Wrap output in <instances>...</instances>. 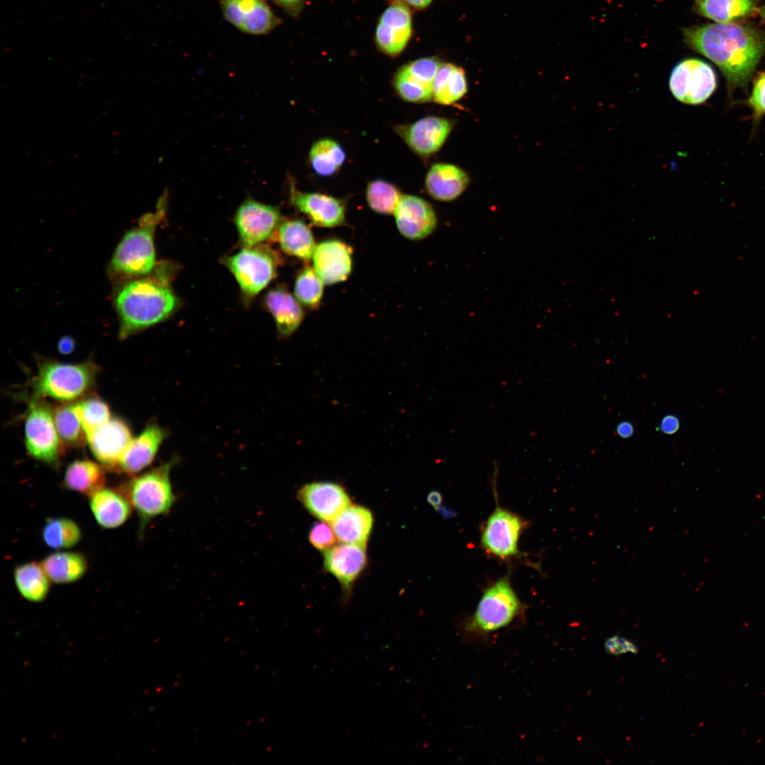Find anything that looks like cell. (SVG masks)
<instances>
[{
  "mask_svg": "<svg viewBox=\"0 0 765 765\" xmlns=\"http://www.w3.org/2000/svg\"><path fill=\"white\" fill-rule=\"evenodd\" d=\"M336 538L332 527L324 522L315 523L309 533L310 543L317 550L322 551L334 546Z\"/></svg>",
  "mask_w": 765,
  "mask_h": 765,
  "instance_id": "ab89813d",
  "label": "cell"
},
{
  "mask_svg": "<svg viewBox=\"0 0 765 765\" xmlns=\"http://www.w3.org/2000/svg\"><path fill=\"white\" fill-rule=\"evenodd\" d=\"M367 563L366 546L343 543L324 551V566L348 590Z\"/></svg>",
  "mask_w": 765,
  "mask_h": 765,
  "instance_id": "44dd1931",
  "label": "cell"
},
{
  "mask_svg": "<svg viewBox=\"0 0 765 765\" xmlns=\"http://www.w3.org/2000/svg\"><path fill=\"white\" fill-rule=\"evenodd\" d=\"M164 198H161L155 212L141 217L138 225L125 233L113 253L109 272L123 281L149 274L156 265L154 234L164 215Z\"/></svg>",
  "mask_w": 765,
  "mask_h": 765,
  "instance_id": "277c9868",
  "label": "cell"
},
{
  "mask_svg": "<svg viewBox=\"0 0 765 765\" xmlns=\"http://www.w3.org/2000/svg\"><path fill=\"white\" fill-rule=\"evenodd\" d=\"M225 262L243 293L254 297L276 277L280 259L271 249L259 244L244 247Z\"/></svg>",
  "mask_w": 765,
  "mask_h": 765,
  "instance_id": "ba28073f",
  "label": "cell"
},
{
  "mask_svg": "<svg viewBox=\"0 0 765 765\" xmlns=\"http://www.w3.org/2000/svg\"><path fill=\"white\" fill-rule=\"evenodd\" d=\"M25 445L33 458L54 469L61 465L63 443L53 418V409L41 398H33L28 404L25 424Z\"/></svg>",
  "mask_w": 765,
  "mask_h": 765,
  "instance_id": "52a82bcc",
  "label": "cell"
},
{
  "mask_svg": "<svg viewBox=\"0 0 765 765\" xmlns=\"http://www.w3.org/2000/svg\"><path fill=\"white\" fill-rule=\"evenodd\" d=\"M264 302L282 336L291 335L300 327L304 318V310L295 296L283 285L270 290Z\"/></svg>",
  "mask_w": 765,
  "mask_h": 765,
  "instance_id": "cb8c5ba5",
  "label": "cell"
},
{
  "mask_svg": "<svg viewBox=\"0 0 765 765\" xmlns=\"http://www.w3.org/2000/svg\"><path fill=\"white\" fill-rule=\"evenodd\" d=\"M104 467L89 460H76L65 470L64 486L72 491L91 497L105 487Z\"/></svg>",
  "mask_w": 765,
  "mask_h": 765,
  "instance_id": "83f0119b",
  "label": "cell"
},
{
  "mask_svg": "<svg viewBox=\"0 0 765 765\" xmlns=\"http://www.w3.org/2000/svg\"><path fill=\"white\" fill-rule=\"evenodd\" d=\"M283 252L303 261L312 258L316 244L310 227L301 220L281 221L276 232Z\"/></svg>",
  "mask_w": 765,
  "mask_h": 765,
  "instance_id": "4316f807",
  "label": "cell"
},
{
  "mask_svg": "<svg viewBox=\"0 0 765 765\" xmlns=\"http://www.w3.org/2000/svg\"><path fill=\"white\" fill-rule=\"evenodd\" d=\"M178 461V458L173 456L159 466L132 477L120 488L138 516L140 536L152 519L169 514L175 504L171 472Z\"/></svg>",
  "mask_w": 765,
  "mask_h": 765,
  "instance_id": "8992f818",
  "label": "cell"
},
{
  "mask_svg": "<svg viewBox=\"0 0 765 765\" xmlns=\"http://www.w3.org/2000/svg\"><path fill=\"white\" fill-rule=\"evenodd\" d=\"M399 189L392 183L375 179L368 183L366 198L369 207L383 215L394 213L402 197Z\"/></svg>",
  "mask_w": 765,
  "mask_h": 765,
  "instance_id": "e575fe53",
  "label": "cell"
},
{
  "mask_svg": "<svg viewBox=\"0 0 765 765\" xmlns=\"http://www.w3.org/2000/svg\"><path fill=\"white\" fill-rule=\"evenodd\" d=\"M431 1L432 0H392V3H400L416 9H422L428 6Z\"/></svg>",
  "mask_w": 765,
  "mask_h": 765,
  "instance_id": "7dc6e473",
  "label": "cell"
},
{
  "mask_svg": "<svg viewBox=\"0 0 765 765\" xmlns=\"http://www.w3.org/2000/svg\"><path fill=\"white\" fill-rule=\"evenodd\" d=\"M393 85L398 96L411 103H426L432 100V86L412 74L402 66L393 79Z\"/></svg>",
  "mask_w": 765,
  "mask_h": 765,
  "instance_id": "74e56055",
  "label": "cell"
},
{
  "mask_svg": "<svg viewBox=\"0 0 765 765\" xmlns=\"http://www.w3.org/2000/svg\"><path fill=\"white\" fill-rule=\"evenodd\" d=\"M604 648L606 652L613 655H620L628 652L637 654L639 651L638 646L633 642L618 635L608 638L604 642Z\"/></svg>",
  "mask_w": 765,
  "mask_h": 765,
  "instance_id": "60d3db41",
  "label": "cell"
},
{
  "mask_svg": "<svg viewBox=\"0 0 765 765\" xmlns=\"http://www.w3.org/2000/svg\"><path fill=\"white\" fill-rule=\"evenodd\" d=\"M470 181L468 175L460 167L446 163L432 165L425 178L429 194L440 201H451L459 197Z\"/></svg>",
  "mask_w": 765,
  "mask_h": 765,
  "instance_id": "603a6c76",
  "label": "cell"
},
{
  "mask_svg": "<svg viewBox=\"0 0 765 765\" xmlns=\"http://www.w3.org/2000/svg\"><path fill=\"white\" fill-rule=\"evenodd\" d=\"M167 271L166 266H160L154 274L126 280L120 287L114 303L120 340L163 322L176 311L179 300Z\"/></svg>",
  "mask_w": 765,
  "mask_h": 765,
  "instance_id": "7a4b0ae2",
  "label": "cell"
},
{
  "mask_svg": "<svg viewBox=\"0 0 765 765\" xmlns=\"http://www.w3.org/2000/svg\"><path fill=\"white\" fill-rule=\"evenodd\" d=\"M331 523L340 542L366 546L373 528V517L367 508L351 505Z\"/></svg>",
  "mask_w": 765,
  "mask_h": 765,
  "instance_id": "d4e9b609",
  "label": "cell"
},
{
  "mask_svg": "<svg viewBox=\"0 0 765 765\" xmlns=\"http://www.w3.org/2000/svg\"><path fill=\"white\" fill-rule=\"evenodd\" d=\"M13 581L20 595L35 603L45 599L52 582L41 564L36 562L17 565L13 570Z\"/></svg>",
  "mask_w": 765,
  "mask_h": 765,
  "instance_id": "f546056e",
  "label": "cell"
},
{
  "mask_svg": "<svg viewBox=\"0 0 765 765\" xmlns=\"http://www.w3.org/2000/svg\"><path fill=\"white\" fill-rule=\"evenodd\" d=\"M313 268L324 284L346 280L353 267V249L346 242L331 239L321 242L312 256Z\"/></svg>",
  "mask_w": 765,
  "mask_h": 765,
  "instance_id": "ac0fdd59",
  "label": "cell"
},
{
  "mask_svg": "<svg viewBox=\"0 0 765 765\" xmlns=\"http://www.w3.org/2000/svg\"><path fill=\"white\" fill-rule=\"evenodd\" d=\"M89 395L74 403L75 411L87 437L110 419V408L106 402L99 397Z\"/></svg>",
  "mask_w": 765,
  "mask_h": 765,
  "instance_id": "8d00e7d4",
  "label": "cell"
},
{
  "mask_svg": "<svg viewBox=\"0 0 765 765\" xmlns=\"http://www.w3.org/2000/svg\"><path fill=\"white\" fill-rule=\"evenodd\" d=\"M280 6L292 16L300 12L305 0H274Z\"/></svg>",
  "mask_w": 765,
  "mask_h": 765,
  "instance_id": "7bdbcfd3",
  "label": "cell"
},
{
  "mask_svg": "<svg viewBox=\"0 0 765 765\" xmlns=\"http://www.w3.org/2000/svg\"><path fill=\"white\" fill-rule=\"evenodd\" d=\"M41 536L47 546L60 550L76 545L82 538V532L74 520L67 517H53L46 519Z\"/></svg>",
  "mask_w": 765,
  "mask_h": 765,
  "instance_id": "1f68e13d",
  "label": "cell"
},
{
  "mask_svg": "<svg viewBox=\"0 0 765 765\" xmlns=\"http://www.w3.org/2000/svg\"><path fill=\"white\" fill-rule=\"evenodd\" d=\"M290 201L316 226L334 227L345 222V203L338 198L320 193L301 192L291 186Z\"/></svg>",
  "mask_w": 765,
  "mask_h": 765,
  "instance_id": "d6986e66",
  "label": "cell"
},
{
  "mask_svg": "<svg viewBox=\"0 0 765 765\" xmlns=\"http://www.w3.org/2000/svg\"><path fill=\"white\" fill-rule=\"evenodd\" d=\"M98 372L91 361L65 363L45 360L38 364L33 381V398L50 397L63 403L81 400L90 394Z\"/></svg>",
  "mask_w": 765,
  "mask_h": 765,
  "instance_id": "5b68a950",
  "label": "cell"
},
{
  "mask_svg": "<svg viewBox=\"0 0 765 765\" xmlns=\"http://www.w3.org/2000/svg\"><path fill=\"white\" fill-rule=\"evenodd\" d=\"M761 16L765 20V4L759 8Z\"/></svg>",
  "mask_w": 765,
  "mask_h": 765,
  "instance_id": "c3c4849f",
  "label": "cell"
},
{
  "mask_svg": "<svg viewBox=\"0 0 765 765\" xmlns=\"http://www.w3.org/2000/svg\"><path fill=\"white\" fill-rule=\"evenodd\" d=\"M669 86L672 95L679 101L688 105H699L714 94L718 80L709 64L699 59L688 58L674 67Z\"/></svg>",
  "mask_w": 765,
  "mask_h": 765,
  "instance_id": "30bf717a",
  "label": "cell"
},
{
  "mask_svg": "<svg viewBox=\"0 0 765 765\" xmlns=\"http://www.w3.org/2000/svg\"><path fill=\"white\" fill-rule=\"evenodd\" d=\"M89 506L97 523L106 529L122 526L133 509L121 490L105 487L89 497Z\"/></svg>",
  "mask_w": 765,
  "mask_h": 765,
  "instance_id": "7402d4cb",
  "label": "cell"
},
{
  "mask_svg": "<svg viewBox=\"0 0 765 765\" xmlns=\"http://www.w3.org/2000/svg\"><path fill=\"white\" fill-rule=\"evenodd\" d=\"M282 221L278 207L253 199L246 200L234 216L239 239L244 247L262 243L276 233Z\"/></svg>",
  "mask_w": 765,
  "mask_h": 765,
  "instance_id": "8fae6325",
  "label": "cell"
},
{
  "mask_svg": "<svg viewBox=\"0 0 765 765\" xmlns=\"http://www.w3.org/2000/svg\"><path fill=\"white\" fill-rule=\"evenodd\" d=\"M75 341L69 336H62L57 344L58 351L63 355H67L74 351Z\"/></svg>",
  "mask_w": 765,
  "mask_h": 765,
  "instance_id": "ee69618b",
  "label": "cell"
},
{
  "mask_svg": "<svg viewBox=\"0 0 765 765\" xmlns=\"http://www.w3.org/2000/svg\"><path fill=\"white\" fill-rule=\"evenodd\" d=\"M634 426L628 421H620L616 427L617 434L623 438H628L634 434Z\"/></svg>",
  "mask_w": 765,
  "mask_h": 765,
  "instance_id": "bcb514c9",
  "label": "cell"
},
{
  "mask_svg": "<svg viewBox=\"0 0 765 765\" xmlns=\"http://www.w3.org/2000/svg\"><path fill=\"white\" fill-rule=\"evenodd\" d=\"M132 439L129 425L123 419L113 417L88 436L87 442L92 454L102 466L118 471Z\"/></svg>",
  "mask_w": 765,
  "mask_h": 765,
  "instance_id": "7c38bea8",
  "label": "cell"
},
{
  "mask_svg": "<svg viewBox=\"0 0 765 765\" xmlns=\"http://www.w3.org/2000/svg\"><path fill=\"white\" fill-rule=\"evenodd\" d=\"M298 499L311 514L330 523L351 506L345 489L332 482L305 484L298 492Z\"/></svg>",
  "mask_w": 765,
  "mask_h": 765,
  "instance_id": "5bb4252c",
  "label": "cell"
},
{
  "mask_svg": "<svg viewBox=\"0 0 765 765\" xmlns=\"http://www.w3.org/2000/svg\"><path fill=\"white\" fill-rule=\"evenodd\" d=\"M225 18L240 31L266 35L279 23L265 0H219Z\"/></svg>",
  "mask_w": 765,
  "mask_h": 765,
  "instance_id": "4fadbf2b",
  "label": "cell"
},
{
  "mask_svg": "<svg viewBox=\"0 0 765 765\" xmlns=\"http://www.w3.org/2000/svg\"><path fill=\"white\" fill-rule=\"evenodd\" d=\"M528 522L521 516L502 507L498 502L495 509L482 523L480 545L488 555L504 562L522 556L518 540Z\"/></svg>",
  "mask_w": 765,
  "mask_h": 765,
  "instance_id": "9c48e42d",
  "label": "cell"
},
{
  "mask_svg": "<svg viewBox=\"0 0 765 765\" xmlns=\"http://www.w3.org/2000/svg\"><path fill=\"white\" fill-rule=\"evenodd\" d=\"M412 32V15L409 8L403 4L392 3L380 18L375 30V42L382 52L395 57L404 50Z\"/></svg>",
  "mask_w": 765,
  "mask_h": 765,
  "instance_id": "2e32d148",
  "label": "cell"
},
{
  "mask_svg": "<svg viewBox=\"0 0 765 765\" xmlns=\"http://www.w3.org/2000/svg\"><path fill=\"white\" fill-rule=\"evenodd\" d=\"M324 283L314 268L306 266L298 273L294 285V295L305 307L316 310L322 302Z\"/></svg>",
  "mask_w": 765,
  "mask_h": 765,
  "instance_id": "d590c367",
  "label": "cell"
},
{
  "mask_svg": "<svg viewBox=\"0 0 765 765\" xmlns=\"http://www.w3.org/2000/svg\"><path fill=\"white\" fill-rule=\"evenodd\" d=\"M169 436L168 431L155 421L149 423L133 438L119 465L118 471L134 476L152 464Z\"/></svg>",
  "mask_w": 765,
  "mask_h": 765,
  "instance_id": "ffe728a7",
  "label": "cell"
},
{
  "mask_svg": "<svg viewBox=\"0 0 765 765\" xmlns=\"http://www.w3.org/2000/svg\"><path fill=\"white\" fill-rule=\"evenodd\" d=\"M682 34L688 46L718 66L730 95L747 87L765 54V35L744 24L696 26L684 28Z\"/></svg>",
  "mask_w": 765,
  "mask_h": 765,
  "instance_id": "6da1fadb",
  "label": "cell"
},
{
  "mask_svg": "<svg viewBox=\"0 0 765 765\" xmlns=\"http://www.w3.org/2000/svg\"><path fill=\"white\" fill-rule=\"evenodd\" d=\"M427 502L432 506L436 510L443 514L447 509L442 506V494L437 490L431 491L427 495Z\"/></svg>",
  "mask_w": 765,
  "mask_h": 765,
  "instance_id": "f6af8a7d",
  "label": "cell"
},
{
  "mask_svg": "<svg viewBox=\"0 0 765 765\" xmlns=\"http://www.w3.org/2000/svg\"><path fill=\"white\" fill-rule=\"evenodd\" d=\"M464 70L450 63H441L432 86V100L441 105H451L467 93Z\"/></svg>",
  "mask_w": 765,
  "mask_h": 765,
  "instance_id": "f1b7e54d",
  "label": "cell"
},
{
  "mask_svg": "<svg viewBox=\"0 0 765 765\" xmlns=\"http://www.w3.org/2000/svg\"><path fill=\"white\" fill-rule=\"evenodd\" d=\"M696 11L716 23H732L759 10L756 0H696Z\"/></svg>",
  "mask_w": 765,
  "mask_h": 765,
  "instance_id": "4dcf8cb0",
  "label": "cell"
},
{
  "mask_svg": "<svg viewBox=\"0 0 765 765\" xmlns=\"http://www.w3.org/2000/svg\"><path fill=\"white\" fill-rule=\"evenodd\" d=\"M679 428V418L674 414H669L662 418L659 429L664 434L672 435L675 434Z\"/></svg>",
  "mask_w": 765,
  "mask_h": 765,
  "instance_id": "b9f144b4",
  "label": "cell"
},
{
  "mask_svg": "<svg viewBox=\"0 0 765 765\" xmlns=\"http://www.w3.org/2000/svg\"><path fill=\"white\" fill-rule=\"evenodd\" d=\"M744 103L751 110L753 124L757 125L765 115V71L754 77L751 92Z\"/></svg>",
  "mask_w": 765,
  "mask_h": 765,
  "instance_id": "f35d334b",
  "label": "cell"
},
{
  "mask_svg": "<svg viewBox=\"0 0 765 765\" xmlns=\"http://www.w3.org/2000/svg\"><path fill=\"white\" fill-rule=\"evenodd\" d=\"M52 583L70 584L82 578L89 569L86 557L80 552L57 551L40 562Z\"/></svg>",
  "mask_w": 765,
  "mask_h": 765,
  "instance_id": "484cf974",
  "label": "cell"
},
{
  "mask_svg": "<svg viewBox=\"0 0 765 765\" xmlns=\"http://www.w3.org/2000/svg\"><path fill=\"white\" fill-rule=\"evenodd\" d=\"M393 214L399 232L409 239H424L436 227L434 208L426 200L416 196L402 195Z\"/></svg>",
  "mask_w": 765,
  "mask_h": 765,
  "instance_id": "e0dca14e",
  "label": "cell"
},
{
  "mask_svg": "<svg viewBox=\"0 0 765 765\" xmlns=\"http://www.w3.org/2000/svg\"><path fill=\"white\" fill-rule=\"evenodd\" d=\"M453 125L447 118L427 116L410 124L397 125L395 130L414 153L429 157L441 149Z\"/></svg>",
  "mask_w": 765,
  "mask_h": 765,
  "instance_id": "9a60e30c",
  "label": "cell"
},
{
  "mask_svg": "<svg viewBox=\"0 0 765 765\" xmlns=\"http://www.w3.org/2000/svg\"><path fill=\"white\" fill-rule=\"evenodd\" d=\"M309 160L313 171L321 176L336 174L346 160V153L336 141L330 138L314 142L310 151Z\"/></svg>",
  "mask_w": 765,
  "mask_h": 765,
  "instance_id": "d6a6232c",
  "label": "cell"
},
{
  "mask_svg": "<svg viewBox=\"0 0 765 765\" xmlns=\"http://www.w3.org/2000/svg\"><path fill=\"white\" fill-rule=\"evenodd\" d=\"M53 418L58 435L64 445L80 448L87 441L86 434L75 411L74 403H62L53 409Z\"/></svg>",
  "mask_w": 765,
  "mask_h": 765,
  "instance_id": "836d02e7",
  "label": "cell"
},
{
  "mask_svg": "<svg viewBox=\"0 0 765 765\" xmlns=\"http://www.w3.org/2000/svg\"><path fill=\"white\" fill-rule=\"evenodd\" d=\"M526 607L505 575L483 589L475 611L460 624L466 640H486L492 633L523 618Z\"/></svg>",
  "mask_w": 765,
  "mask_h": 765,
  "instance_id": "3957f363",
  "label": "cell"
}]
</instances>
